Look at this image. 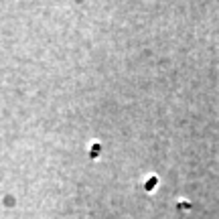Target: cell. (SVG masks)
Instances as JSON below:
<instances>
[{
  "label": "cell",
  "instance_id": "obj_1",
  "mask_svg": "<svg viewBox=\"0 0 219 219\" xmlns=\"http://www.w3.org/2000/svg\"><path fill=\"white\" fill-rule=\"evenodd\" d=\"M156 185H158V177H156V174H150L148 179L144 181V189L150 193V191H154V189H156Z\"/></svg>",
  "mask_w": 219,
  "mask_h": 219
},
{
  "label": "cell",
  "instance_id": "obj_2",
  "mask_svg": "<svg viewBox=\"0 0 219 219\" xmlns=\"http://www.w3.org/2000/svg\"><path fill=\"white\" fill-rule=\"evenodd\" d=\"M100 150H102V146H100V144H93V146H92V150H89V156H92V158H97Z\"/></svg>",
  "mask_w": 219,
  "mask_h": 219
},
{
  "label": "cell",
  "instance_id": "obj_3",
  "mask_svg": "<svg viewBox=\"0 0 219 219\" xmlns=\"http://www.w3.org/2000/svg\"><path fill=\"white\" fill-rule=\"evenodd\" d=\"M179 207H183V209H189L191 205H189V201H181V203H179Z\"/></svg>",
  "mask_w": 219,
  "mask_h": 219
}]
</instances>
